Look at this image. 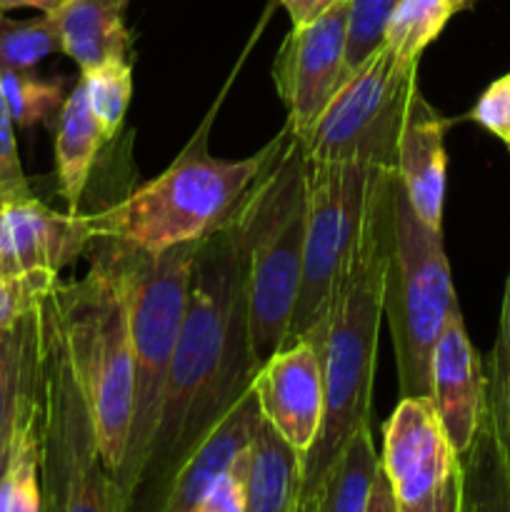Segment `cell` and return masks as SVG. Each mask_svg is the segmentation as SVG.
<instances>
[{
    "label": "cell",
    "instance_id": "30",
    "mask_svg": "<svg viewBox=\"0 0 510 512\" xmlns=\"http://www.w3.org/2000/svg\"><path fill=\"white\" fill-rule=\"evenodd\" d=\"M398 0H350L348 73L358 68L383 40V28Z\"/></svg>",
    "mask_w": 510,
    "mask_h": 512
},
{
    "label": "cell",
    "instance_id": "35",
    "mask_svg": "<svg viewBox=\"0 0 510 512\" xmlns=\"http://www.w3.org/2000/svg\"><path fill=\"white\" fill-rule=\"evenodd\" d=\"M400 512H460V473L455 470L453 478L438 490V493L430 495L428 500H423L415 508H405Z\"/></svg>",
    "mask_w": 510,
    "mask_h": 512
},
{
    "label": "cell",
    "instance_id": "32",
    "mask_svg": "<svg viewBox=\"0 0 510 512\" xmlns=\"http://www.w3.org/2000/svg\"><path fill=\"white\" fill-rule=\"evenodd\" d=\"M23 198H33V188L25 178L23 163H20L13 115H10L3 88H0V200Z\"/></svg>",
    "mask_w": 510,
    "mask_h": 512
},
{
    "label": "cell",
    "instance_id": "27",
    "mask_svg": "<svg viewBox=\"0 0 510 512\" xmlns=\"http://www.w3.org/2000/svg\"><path fill=\"white\" fill-rule=\"evenodd\" d=\"M85 98L90 110L100 125L105 143L115 138L123 128L125 113H128L130 95H133V68L130 60H115V63L98 65L93 70L80 73Z\"/></svg>",
    "mask_w": 510,
    "mask_h": 512
},
{
    "label": "cell",
    "instance_id": "3",
    "mask_svg": "<svg viewBox=\"0 0 510 512\" xmlns=\"http://www.w3.org/2000/svg\"><path fill=\"white\" fill-rule=\"evenodd\" d=\"M213 113L155 180L118 203L90 213L93 240H113L140 253L158 255L183 243H203L230 225L255 180L265 173L288 140V128L243 160L208 153Z\"/></svg>",
    "mask_w": 510,
    "mask_h": 512
},
{
    "label": "cell",
    "instance_id": "4",
    "mask_svg": "<svg viewBox=\"0 0 510 512\" xmlns=\"http://www.w3.org/2000/svg\"><path fill=\"white\" fill-rule=\"evenodd\" d=\"M308 158L293 133L255 180L228 233L243 263L245 315L255 360L285 348L303 280Z\"/></svg>",
    "mask_w": 510,
    "mask_h": 512
},
{
    "label": "cell",
    "instance_id": "6",
    "mask_svg": "<svg viewBox=\"0 0 510 512\" xmlns=\"http://www.w3.org/2000/svg\"><path fill=\"white\" fill-rule=\"evenodd\" d=\"M105 243L113 245L123 265L135 345L133 415H130L128 445H125L123 463L113 475L128 508L158 430L165 383L188 308L193 263L200 243L175 245L158 255L125 248L113 240Z\"/></svg>",
    "mask_w": 510,
    "mask_h": 512
},
{
    "label": "cell",
    "instance_id": "40",
    "mask_svg": "<svg viewBox=\"0 0 510 512\" xmlns=\"http://www.w3.org/2000/svg\"><path fill=\"white\" fill-rule=\"evenodd\" d=\"M293 512H318V503L315 498H305V500H295Z\"/></svg>",
    "mask_w": 510,
    "mask_h": 512
},
{
    "label": "cell",
    "instance_id": "18",
    "mask_svg": "<svg viewBox=\"0 0 510 512\" xmlns=\"http://www.w3.org/2000/svg\"><path fill=\"white\" fill-rule=\"evenodd\" d=\"M130 0H68L50 18L63 40V53L80 73L98 65L130 60V33L125 10Z\"/></svg>",
    "mask_w": 510,
    "mask_h": 512
},
{
    "label": "cell",
    "instance_id": "39",
    "mask_svg": "<svg viewBox=\"0 0 510 512\" xmlns=\"http://www.w3.org/2000/svg\"><path fill=\"white\" fill-rule=\"evenodd\" d=\"M10 448H13V433L0 448V512H5V485H8V468H10Z\"/></svg>",
    "mask_w": 510,
    "mask_h": 512
},
{
    "label": "cell",
    "instance_id": "17",
    "mask_svg": "<svg viewBox=\"0 0 510 512\" xmlns=\"http://www.w3.org/2000/svg\"><path fill=\"white\" fill-rule=\"evenodd\" d=\"M260 425V408L253 388L215 425L213 433L175 473L158 512H198L200 503L225 468L253 443Z\"/></svg>",
    "mask_w": 510,
    "mask_h": 512
},
{
    "label": "cell",
    "instance_id": "29",
    "mask_svg": "<svg viewBox=\"0 0 510 512\" xmlns=\"http://www.w3.org/2000/svg\"><path fill=\"white\" fill-rule=\"evenodd\" d=\"M485 420L510 460V275L505 285L498 340L485 368Z\"/></svg>",
    "mask_w": 510,
    "mask_h": 512
},
{
    "label": "cell",
    "instance_id": "1",
    "mask_svg": "<svg viewBox=\"0 0 510 512\" xmlns=\"http://www.w3.org/2000/svg\"><path fill=\"white\" fill-rule=\"evenodd\" d=\"M248 338L243 263L228 228L198 248L158 430L128 512H158L175 473L248 395L258 373Z\"/></svg>",
    "mask_w": 510,
    "mask_h": 512
},
{
    "label": "cell",
    "instance_id": "28",
    "mask_svg": "<svg viewBox=\"0 0 510 512\" xmlns=\"http://www.w3.org/2000/svg\"><path fill=\"white\" fill-rule=\"evenodd\" d=\"M55 53H63V40L50 15L13 20L0 13V68L33 70Z\"/></svg>",
    "mask_w": 510,
    "mask_h": 512
},
{
    "label": "cell",
    "instance_id": "2",
    "mask_svg": "<svg viewBox=\"0 0 510 512\" xmlns=\"http://www.w3.org/2000/svg\"><path fill=\"white\" fill-rule=\"evenodd\" d=\"M393 175L388 168L375 188L348 273L325 320V408L318 438L300 458L298 500L315 498L325 475L355 433L370 428L378 335L383 320L385 265L393 228Z\"/></svg>",
    "mask_w": 510,
    "mask_h": 512
},
{
    "label": "cell",
    "instance_id": "14",
    "mask_svg": "<svg viewBox=\"0 0 510 512\" xmlns=\"http://www.w3.org/2000/svg\"><path fill=\"white\" fill-rule=\"evenodd\" d=\"M90 243L93 225L85 213H58L35 195L0 200V275L60 278Z\"/></svg>",
    "mask_w": 510,
    "mask_h": 512
},
{
    "label": "cell",
    "instance_id": "31",
    "mask_svg": "<svg viewBox=\"0 0 510 512\" xmlns=\"http://www.w3.org/2000/svg\"><path fill=\"white\" fill-rule=\"evenodd\" d=\"M58 280L43 275H0V330L13 328L30 310L38 308Z\"/></svg>",
    "mask_w": 510,
    "mask_h": 512
},
{
    "label": "cell",
    "instance_id": "36",
    "mask_svg": "<svg viewBox=\"0 0 510 512\" xmlns=\"http://www.w3.org/2000/svg\"><path fill=\"white\" fill-rule=\"evenodd\" d=\"M333 3L335 0H280V5L288 10L293 28L313 23V20L320 18Z\"/></svg>",
    "mask_w": 510,
    "mask_h": 512
},
{
    "label": "cell",
    "instance_id": "15",
    "mask_svg": "<svg viewBox=\"0 0 510 512\" xmlns=\"http://www.w3.org/2000/svg\"><path fill=\"white\" fill-rule=\"evenodd\" d=\"M430 398L455 455L473 443L485 415V370L455 305L430 358Z\"/></svg>",
    "mask_w": 510,
    "mask_h": 512
},
{
    "label": "cell",
    "instance_id": "7",
    "mask_svg": "<svg viewBox=\"0 0 510 512\" xmlns=\"http://www.w3.org/2000/svg\"><path fill=\"white\" fill-rule=\"evenodd\" d=\"M38 435L43 512H128L100 455L93 418L65 350L50 293L38 305Z\"/></svg>",
    "mask_w": 510,
    "mask_h": 512
},
{
    "label": "cell",
    "instance_id": "10",
    "mask_svg": "<svg viewBox=\"0 0 510 512\" xmlns=\"http://www.w3.org/2000/svg\"><path fill=\"white\" fill-rule=\"evenodd\" d=\"M418 83V63H405L383 43L348 73L308 140V160L373 155L393 163L405 100Z\"/></svg>",
    "mask_w": 510,
    "mask_h": 512
},
{
    "label": "cell",
    "instance_id": "11",
    "mask_svg": "<svg viewBox=\"0 0 510 512\" xmlns=\"http://www.w3.org/2000/svg\"><path fill=\"white\" fill-rule=\"evenodd\" d=\"M350 0H335L313 23L290 28L273 63V83L288 110L285 128L303 143L348 78Z\"/></svg>",
    "mask_w": 510,
    "mask_h": 512
},
{
    "label": "cell",
    "instance_id": "9",
    "mask_svg": "<svg viewBox=\"0 0 510 512\" xmlns=\"http://www.w3.org/2000/svg\"><path fill=\"white\" fill-rule=\"evenodd\" d=\"M393 163L373 155L308 160L303 280L290 340L310 338L323 348L325 320L348 273L375 188Z\"/></svg>",
    "mask_w": 510,
    "mask_h": 512
},
{
    "label": "cell",
    "instance_id": "21",
    "mask_svg": "<svg viewBox=\"0 0 510 512\" xmlns=\"http://www.w3.org/2000/svg\"><path fill=\"white\" fill-rule=\"evenodd\" d=\"M458 473L460 512H510V460L485 415Z\"/></svg>",
    "mask_w": 510,
    "mask_h": 512
},
{
    "label": "cell",
    "instance_id": "13",
    "mask_svg": "<svg viewBox=\"0 0 510 512\" xmlns=\"http://www.w3.org/2000/svg\"><path fill=\"white\" fill-rule=\"evenodd\" d=\"M250 388L260 418L303 458L323 423V348L310 338L293 340L260 363Z\"/></svg>",
    "mask_w": 510,
    "mask_h": 512
},
{
    "label": "cell",
    "instance_id": "19",
    "mask_svg": "<svg viewBox=\"0 0 510 512\" xmlns=\"http://www.w3.org/2000/svg\"><path fill=\"white\" fill-rule=\"evenodd\" d=\"M103 145L105 138L78 78L55 118V168H58V188L68 213H80L95 158Z\"/></svg>",
    "mask_w": 510,
    "mask_h": 512
},
{
    "label": "cell",
    "instance_id": "38",
    "mask_svg": "<svg viewBox=\"0 0 510 512\" xmlns=\"http://www.w3.org/2000/svg\"><path fill=\"white\" fill-rule=\"evenodd\" d=\"M65 3H68V0H0V13H10V10H18V8H33V10H40V13L50 15Z\"/></svg>",
    "mask_w": 510,
    "mask_h": 512
},
{
    "label": "cell",
    "instance_id": "34",
    "mask_svg": "<svg viewBox=\"0 0 510 512\" xmlns=\"http://www.w3.org/2000/svg\"><path fill=\"white\" fill-rule=\"evenodd\" d=\"M470 118L478 125H483L490 135L503 140L508 145L510 140V73L503 78L493 80L483 95L478 98L475 108L470 110Z\"/></svg>",
    "mask_w": 510,
    "mask_h": 512
},
{
    "label": "cell",
    "instance_id": "26",
    "mask_svg": "<svg viewBox=\"0 0 510 512\" xmlns=\"http://www.w3.org/2000/svg\"><path fill=\"white\" fill-rule=\"evenodd\" d=\"M0 88L18 128L48 125L58 118L65 103V83L60 78H40L33 70L0 68Z\"/></svg>",
    "mask_w": 510,
    "mask_h": 512
},
{
    "label": "cell",
    "instance_id": "22",
    "mask_svg": "<svg viewBox=\"0 0 510 512\" xmlns=\"http://www.w3.org/2000/svg\"><path fill=\"white\" fill-rule=\"evenodd\" d=\"M38 415V370H35V378L30 380L28 390L20 400L18 415H15L8 485H5V512H43Z\"/></svg>",
    "mask_w": 510,
    "mask_h": 512
},
{
    "label": "cell",
    "instance_id": "25",
    "mask_svg": "<svg viewBox=\"0 0 510 512\" xmlns=\"http://www.w3.org/2000/svg\"><path fill=\"white\" fill-rule=\"evenodd\" d=\"M473 0H398L388 15L380 43L405 63H420L423 50L443 33L455 13Z\"/></svg>",
    "mask_w": 510,
    "mask_h": 512
},
{
    "label": "cell",
    "instance_id": "16",
    "mask_svg": "<svg viewBox=\"0 0 510 512\" xmlns=\"http://www.w3.org/2000/svg\"><path fill=\"white\" fill-rule=\"evenodd\" d=\"M448 128L450 120L425 100L415 83L405 100L398 140H395L393 170L418 218L435 230H443Z\"/></svg>",
    "mask_w": 510,
    "mask_h": 512
},
{
    "label": "cell",
    "instance_id": "20",
    "mask_svg": "<svg viewBox=\"0 0 510 512\" xmlns=\"http://www.w3.org/2000/svg\"><path fill=\"white\" fill-rule=\"evenodd\" d=\"M300 488V455L260 418L250 443L248 503L243 512H293Z\"/></svg>",
    "mask_w": 510,
    "mask_h": 512
},
{
    "label": "cell",
    "instance_id": "8",
    "mask_svg": "<svg viewBox=\"0 0 510 512\" xmlns=\"http://www.w3.org/2000/svg\"><path fill=\"white\" fill-rule=\"evenodd\" d=\"M458 305L443 230L425 225L393 175V228L385 265L383 318L398 363L400 398L430 395V358Z\"/></svg>",
    "mask_w": 510,
    "mask_h": 512
},
{
    "label": "cell",
    "instance_id": "5",
    "mask_svg": "<svg viewBox=\"0 0 510 512\" xmlns=\"http://www.w3.org/2000/svg\"><path fill=\"white\" fill-rule=\"evenodd\" d=\"M85 278L50 290L65 350L93 418L100 455L110 473L120 468L133 415L135 345L123 265L113 245L93 240Z\"/></svg>",
    "mask_w": 510,
    "mask_h": 512
},
{
    "label": "cell",
    "instance_id": "37",
    "mask_svg": "<svg viewBox=\"0 0 510 512\" xmlns=\"http://www.w3.org/2000/svg\"><path fill=\"white\" fill-rule=\"evenodd\" d=\"M368 512H400L398 500H395L393 488H390V483H388V478L383 475V470H380L378 478H375L373 493H370Z\"/></svg>",
    "mask_w": 510,
    "mask_h": 512
},
{
    "label": "cell",
    "instance_id": "23",
    "mask_svg": "<svg viewBox=\"0 0 510 512\" xmlns=\"http://www.w3.org/2000/svg\"><path fill=\"white\" fill-rule=\"evenodd\" d=\"M378 473L380 455L375 453L373 433L370 428H363L353 435L330 473L325 475L315 495L318 512H368Z\"/></svg>",
    "mask_w": 510,
    "mask_h": 512
},
{
    "label": "cell",
    "instance_id": "41",
    "mask_svg": "<svg viewBox=\"0 0 510 512\" xmlns=\"http://www.w3.org/2000/svg\"><path fill=\"white\" fill-rule=\"evenodd\" d=\"M508 150H510V140H508Z\"/></svg>",
    "mask_w": 510,
    "mask_h": 512
},
{
    "label": "cell",
    "instance_id": "12",
    "mask_svg": "<svg viewBox=\"0 0 510 512\" xmlns=\"http://www.w3.org/2000/svg\"><path fill=\"white\" fill-rule=\"evenodd\" d=\"M380 470L400 510L438 493L458 470V455L445 435L430 395L400 398L383 428Z\"/></svg>",
    "mask_w": 510,
    "mask_h": 512
},
{
    "label": "cell",
    "instance_id": "33",
    "mask_svg": "<svg viewBox=\"0 0 510 512\" xmlns=\"http://www.w3.org/2000/svg\"><path fill=\"white\" fill-rule=\"evenodd\" d=\"M250 480V445L220 473L213 488L200 503L198 512H243L248 503Z\"/></svg>",
    "mask_w": 510,
    "mask_h": 512
},
{
    "label": "cell",
    "instance_id": "24",
    "mask_svg": "<svg viewBox=\"0 0 510 512\" xmlns=\"http://www.w3.org/2000/svg\"><path fill=\"white\" fill-rule=\"evenodd\" d=\"M38 353L40 325L35 308L18 325L0 330V448L13 433L20 400L38 370Z\"/></svg>",
    "mask_w": 510,
    "mask_h": 512
}]
</instances>
